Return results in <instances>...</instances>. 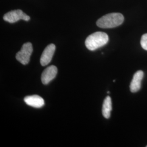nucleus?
Segmentation results:
<instances>
[{
	"label": "nucleus",
	"instance_id": "1",
	"mask_svg": "<svg viewBox=\"0 0 147 147\" xmlns=\"http://www.w3.org/2000/svg\"><path fill=\"white\" fill-rule=\"evenodd\" d=\"M124 20V16L121 13H112L100 18L96 21V25L102 28H111L120 26Z\"/></svg>",
	"mask_w": 147,
	"mask_h": 147
},
{
	"label": "nucleus",
	"instance_id": "2",
	"mask_svg": "<svg viewBox=\"0 0 147 147\" xmlns=\"http://www.w3.org/2000/svg\"><path fill=\"white\" fill-rule=\"evenodd\" d=\"M109 42V36L104 32H96L89 35L85 41L86 47L90 51H94L104 47Z\"/></svg>",
	"mask_w": 147,
	"mask_h": 147
},
{
	"label": "nucleus",
	"instance_id": "3",
	"mask_svg": "<svg viewBox=\"0 0 147 147\" xmlns=\"http://www.w3.org/2000/svg\"><path fill=\"white\" fill-rule=\"evenodd\" d=\"M33 52V47L31 42L25 43L21 50L16 55V59L21 64L26 65L29 63L30 57Z\"/></svg>",
	"mask_w": 147,
	"mask_h": 147
},
{
	"label": "nucleus",
	"instance_id": "4",
	"mask_svg": "<svg viewBox=\"0 0 147 147\" xmlns=\"http://www.w3.org/2000/svg\"><path fill=\"white\" fill-rule=\"evenodd\" d=\"M3 20L9 23H15L20 20L29 21L30 17L20 9H17L7 13L3 16Z\"/></svg>",
	"mask_w": 147,
	"mask_h": 147
},
{
	"label": "nucleus",
	"instance_id": "5",
	"mask_svg": "<svg viewBox=\"0 0 147 147\" xmlns=\"http://www.w3.org/2000/svg\"><path fill=\"white\" fill-rule=\"evenodd\" d=\"M56 47L53 44H49L45 47L40 59V62L42 65L46 66L51 62Z\"/></svg>",
	"mask_w": 147,
	"mask_h": 147
},
{
	"label": "nucleus",
	"instance_id": "6",
	"mask_svg": "<svg viewBox=\"0 0 147 147\" xmlns=\"http://www.w3.org/2000/svg\"><path fill=\"white\" fill-rule=\"evenodd\" d=\"M57 68L55 65H51L45 69L41 76L42 82L44 84H47L55 79L57 74Z\"/></svg>",
	"mask_w": 147,
	"mask_h": 147
},
{
	"label": "nucleus",
	"instance_id": "7",
	"mask_svg": "<svg viewBox=\"0 0 147 147\" xmlns=\"http://www.w3.org/2000/svg\"><path fill=\"white\" fill-rule=\"evenodd\" d=\"M143 76L144 73L142 70H138L134 74L130 85V89L132 93H136L141 89Z\"/></svg>",
	"mask_w": 147,
	"mask_h": 147
},
{
	"label": "nucleus",
	"instance_id": "8",
	"mask_svg": "<svg viewBox=\"0 0 147 147\" xmlns=\"http://www.w3.org/2000/svg\"><path fill=\"white\" fill-rule=\"evenodd\" d=\"M27 105L35 108H40L44 105V100L42 97L37 95L27 96L24 98Z\"/></svg>",
	"mask_w": 147,
	"mask_h": 147
},
{
	"label": "nucleus",
	"instance_id": "9",
	"mask_svg": "<svg viewBox=\"0 0 147 147\" xmlns=\"http://www.w3.org/2000/svg\"><path fill=\"white\" fill-rule=\"evenodd\" d=\"M112 101L109 96H107L104 101L102 105V115L106 119H109L111 116V112L112 111Z\"/></svg>",
	"mask_w": 147,
	"mask_h": 147
},
{
	"label": "nucleus",
	"instance_id": "10",
	"mask_svg": "<svg viewBox=\"0 0 147 147\" xmlns=\"http://www.w3.org/2000/svg\"><path fill=\"white\" fill-rule=\"evenodd\" d=\"M141 45L144 50L147 51V33L142 36L141 39Z\"/></svg>",
	"mask_w": 147,
	"mask_h": 147
},
{
	"label": "nucleus",
	"instance_id": "11",
	"mask_svg": "<svg viewBox=\"0 0 147 147\" xmlns=\"http://www.w3.org/2000/svg\"></svg>",
	"mask_w": 147,
	"mask_h": 147
}]
</instances>
